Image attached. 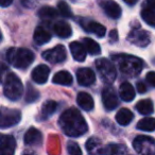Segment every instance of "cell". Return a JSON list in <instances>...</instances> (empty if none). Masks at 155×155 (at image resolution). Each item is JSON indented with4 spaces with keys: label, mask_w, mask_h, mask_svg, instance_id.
<instances>
[{
    "label": "cell",
    "mask_w": 155,
    "mask_h": 155,
    "mask_svg": "<svg viewBox=\"0 0 155 155\" xmlns=\"http://www.w3.org/2000/svg\"><path fill=\"white\" fill-rule=\"evenodd\" d=\"M62 131L69 137H80L88 130L84 117L75 108H68L61 115L58 119Z\"/></svg>",
    "instance_id": "6da1fadb"
},
{
    "label": "cell",
    "mask_w": 155,
    "mask_h": 155,
    "mask_svg": "<svg viewBox=\"0 0 155 155\" xmlns=\"http://www.w3.org/2000/svg\"><path fill=\"white\" fill-rule=\"evenodd\" d=\"M113 60L118 64L121 72L129 77H135L139 74L143 67L142 60L130 54H117L113 56Z\"/></svg>",
    "instance_id": "7a4b0ae2"
},
{
    "label": "cell",
    "mask_w": 155,
    "mask_h": 155,
    "mask_svg": "<svg viewBox=\"0 0 155 155\" xmlns=\"http://www.w3.org/2000/svg\"><path fill=\"white\" fill-rule=\"evenodd\" d=\"M7 58L15 68L26 69L34 61V54L26 48H11L7 52Z\"/></svg>",
    "instance_id": "3957f363"
},
{
    "label": "cell",
    "mask_w": 155,
    "mask_h": 155,
    "mask_svg": "<svg viewBox=\"0 0 155 155\" xmlns=\"http://www.w3.org/2000/svg\"><path fill=\"white\" fill-rule=\"evenodd\" d=\"M24 91V86L20 79L14 73H8L3 82V94L11 101H17L20 99Z\"/></svg>",
    "instance_id": "277c9868"
},
{
    "label": "cell",
    "mask_w": 155,
    "mask_h": 155,
    "mask_svg": "<svg viewBox=\"0 0 155 155\" xmlns=\"http://www.w3.org/2000/svg\"><path fill=\"white\" fill-rule=\"evenodd\" d=\"M96 67L99 75L106 84H112L117 77V71L114 64L107 58H99L96 61Z\"/></svg>",
    "instance_id": "5b68a950"
},
{
    "label": "cell",
    "mask_w": 155,
    "mask_h": 155,
    "mask_svg": "<svg viewBox=\"0 0 155 155\" xmlns=\"http://www.w3.org/2000/svg\"><path fill=\"white\" fill-rule=\"evenodd\" d=\"M133 147L139 155H155V140L149 136H137Z\"/></svg>",
    "instance_id": "8992f818"
},
{
    "label": "cell",
    "mask_w": 155,
    "mask_h": 155,
    "mask_svg": "<svg viewBox=\"0 0 155 155\" xmlns=\"http://www.w3.org/2000/svg\"><path fill=\"white\" fill-rule=\"evenodd\" d=\"M43 58L49 63H53V64H58V63H63L66 61L67 58V52L66 49L63 45H58L54 48L49 50H46L41 54Z\"/></svg>",
    "instance_id": "52a82bcc"
},
{
    "label": "cell",
    "mask_w": 155,
    "mask_h": 155,
    "mask_svg": "<svg viewBox=\"0 0 155 155\" xmlns=\"http://www.w3.org/2000/svg\"><path fill=\"white\" fill-rule=\"evenodd\" d=\"M20 119H21V114L19 110L3 107L1 110V129L17 124Z\"/></svg>",
    "instance_id": "ba28073f"
},
{
    "label": "cell",
    "mask_w": 155,
    "mask_h": 155,
    "mask_svg": "<svg viewBox=\"0 0 155 155\" xmlns=\"http://www.w3.org/2000/svg\"><path fill=\"white\" fill-rule=\"evenodd\" d=\"M127 41L131 44L138 47H147L151 43L150 34L149 32L140 29H134L127 35Z\"/></svg>",
    "instance_id": "9c48e42d"
},
{
    "label": "cell",
    "mask_w": 155,
    "mask_h": 155,
    "mask_svg": "<svg viewBox=\"0 0 155 155\" xmlns=\"http://www.w3.org/2000/svg\"><path fill=\"white\" fill-rule=\"evenodd\" d=\"M99 5L104 10L105 14L113 19H118L121 16V8L114 0H98Z\"/></svg>",
    "instance_id": "30bf717a"
},
{
    "label": "cell",
    "mask_w": 155,
    "mask_h": 155,
    "mask_svg": "<svg viewBox=\"0 0 155 155\" xmlns=\"http://www.w3.org/2000/svg\"><path fill=\"white\" fill-rule=\"evenodd\" d=\"M102 102L106 110H113L118 106V97L114 89L106 87L102 91Z\"/></svg>",
    "instance_id": "8fae6325"
},
{
    "label": "cell",
    "mask_w": 155,
    "mask_h": 155,
    "mask_svg": "<svg viewBox=\"0 0 155 155\" xmlns=\"http://www.w3.org/2000/svg\"><path fill=\"white\" fill-rule=\"evenodd\" d=\"M77 80L82 86H91L96 81L95 72L91 68H80L77 71Z\"/></svg>",
    "instance_id": "7c38bea8"
},
{
    "label": "cell",
    "mask_w": 155,
    "mask_h": 155,
    "mask_svg": "<svg viewBox=\"0 0 155 155\" xmlns=\"http://www.w3.org/2000/svg\"><path fill=\"white\" fill-rule=\"evenodd\" d=\"M16 141L13 136L2 135L0 139V153L1 155H14Z\"/></svg>",
    "instance_id": "4fadbf2b"
},
{
    "label": "cell",
    "mask_w": 155,
    "mask_h": 155,
    "mask_svg": "<svg viewBox=\"0 0 155 155\" xmlns=\"http://www.w3.org/2000/svg\"><path fill=\"white\" fill-rule=\"evenodd\" d=\"M50 69L46 65H38L32 70V80L37 84H45L49 78Z\"/></svg>",
    "instance_id": "5bb4252c"
},
{
    "label": "cell",
    "mask_w": 155,
    "mask_h": 155,
    "mask_svg": "<svg viewBox=\"0 0 155 155\" xmlns=\"http://www.w3.org/2000/svg\"><path fill=\"white\" fill-rule=\"evenodd\" d=\"M82 26L87 32L94 33V34H96L99 37H103L104 35H105V32H106L105 27L102 26L99 22L91 21V20H83Z\"/></svg>",
    "instance_id": "9a60e30c"
},
{
    "label": "cell",
    "mask_w": 155,
    "mask_h": 155,
    "mask_svg": "<svg viewBox=\"0 0 155 155\" xmlns=\"http://www.w3.org/2000/svg\"><path fill=\"white\" fill-rule=\"evenodd\" d=\"M43 140V135L35 127H31L25 134V143L28 146H34V144H39Z\"/></svg>",
    "instance_id": "2e32d148"
},
{
    "label": "cell",
    "mask_w": 155,
    "mask_h": 155,
    "mask_svg": "<svg viewBox=\"0 0 155 155\" xmlns=\"http://www.w3.org/2000/svg\"><path fill=\"white\" fill-rule=\"evenodd\" d=\"M70 48L71 54H72L73 58L78 62H83L86 58V49H85L84 45L78 43V41H72L69 46Z\"/></svg>",
    "instance_id": "e0dca14e"
},
{
    "label": "cell",
    "mask_w": 155,
    "mask_h": 155,
    "mask_svg": "<svg viewBox=\"0 0 155 155\" xmlns=\"http://www.w3.org/2000/svg\"><path fill=\"white\" fill-rule=\"evenodd\" d=\"M77 102L79 104L82 110H86V112H89L94 108V100L91 98V96L87 93H79L77 97Z\"/></svg>",
    "instance_id": "ac0fdd59"
},
{
    "label": "cell",
    "mask_w": 155,
    "mask_h": 155,
    "mask_svg": "<svg viewBox=\"0 0 155 155\" xmlns=\"http://www.w3.org/2000/svg\"><path fill=\"white\" fill-rule=\"evenodd\" d=\"M86 150L91 155H101L103 150L101 140L97 137H91L86 141Z\"/></svg>",
    "instance_id": "d6986e66"
},
{
    "label": "cell",
    "mask_w": 155,
    "mask_h": 155,
    "mask_svg": "<svg viewBox=\"0 0 155 155\" xmlns=\"http://www.w3.org/2000/svg\"><path fill=\"white\" fill-rule=\"evenodd\" d=\"M119 96L125 102H130L135 98V89L130 83L124 82L119 87Z\"/></svg>",
    "instance_id": "ffe728a7"
},
{
    "label": "cell",
    "mask_w": 155,
    "mask_h": 155,
    "mask_svg": "<svg viewBox=\"0 0 155 155\" xmlns=\"http://www.w3.org/2000/svg\"><path fill=\"white\" fill-rule=\"evenodd\" d=\"M52 82L54 84L58 85H64V86H68V85L72 84V75L66 70H61L58 72H56L53 75Z\"/></svg>",
    "instance_id": "44dd1931"
},
{
    "label": "cell",
    "mask_w": 155,
    "mask_h": 155,
    "mask_svg": "<svg viewBox=\"0 0 155 155\" xmlns=\"http://www.w3.org/2000/svg\"><path fill=\"white\" fill-rule=\"evenodd\" d=\"M53 30L58 36L62 37V38H67V37L71 36L72 34V30H71L70 25H68L65 21H58L53 27Z\"/></svg>",
    "instance_id": "7402d4cb"
},
{
    "label": "cell",
    "mask_w": 155,
    "mask_h": 155,
    "mask_svg": "<svg viewBox=\"0 0 155 155\" xmlns=\"http://www.w3.org/2000/svg\"><path fill=\"white\" fill-rule=\"evenodd\" d=\"M33 38H34V41L37 45H44V44H47L50 41V39H51V34H50L46 29L41 28V27H37L34 31Z\"/></svg>",
    "instance_id": "603a6c76"
},
{
    "label": "cell",
    "mask_w": 155,
    "mask_h": 155,
    "mask_svg": "<svg viewBox=\"0 0 155 155\" xmlns=\"http://www.w3.org/2000/svg\"><path fill=\"white\" fill-rule=\"evenodd\" d=\"M133 119H134L133 113L130 110H127V108H121L116 115V121L120 125H123V127L130 124Z\"/></svg>",
    "instance_id": "cb8c5ba5"
},
{
    "label": "cell",
    "mask_w": 155,
    "mask_h": 155,
    "mask_svg": "<svg viewBox=\"0 0 155 155\" xmlns=\"http://www.w3.org/2000/svg\"><path fill=\"white\" fill-rule=\"evenodd\" d=\"M125 152V148L122 144L110 143L106 147H103L101 155H123Z\"/></svg>",
    "instance_id": "d4e9b609"
},
{
    "label": "cell",
    "mask_w": 155,
    "mask_h": 155,
    "mask_svg": "<svg viewBox=\"0 0 155 155\" xmlns=\"http://www.w3.org/2000/svg\"><path fill=\"white\" fill-rule=\"evenodd\" d=\"M136 110L141 115H150L154 110V106L151 100L144 99L140 100L137 104H136Z\"/></svg>",
    "instance_id": "484cf974"
},
{
    "label": "cell",
    "mask_w": 155,
    "mask_h": 155,
    "mask_svg": "<svg viewBox=\"0 0 155 155\" xmlns=\"http://www.w3.org/2000/svg\"><path fill=\"white\" fill-rule=\"evenodd\" d=\"M83 45H84L86 51L88 53H91V55H97V54H100V52H101V48H100L99 44L91 38H88V37L84 38L83 39Z\"/></svg>",
    "instance_id": "4316f807"
},
{
    "label": "cell",
    "mask_w": 155,
    "mask_h": 155,
    "mask_svg": "<svg viewBox=\"0 0 155 155\" xmlns=\"http://www.w3.org/2000/svg\"><path fill=\"white\" fill-rule=\"evenodd\" d=\"M137 129L140 130V131L153 132L155 130V119L154 118L141 119L137 123Z\"/></svg>",
    "instance_id": "83f0119b"
},
{
    "label": "cell",
    "mask_w": 155,
    "mask_h": 155,
    "mask_svg": "<svg viewBox=\"0 0 155 155\" xmlns=\"http://www.w3.org/2000/svg\"><path fill=\"white\" fill-rule=\"evenodd\" d=\"M56 107H58V104H56L55 101L49 100V101L45 102L43 105V108H41V116H43V118L47 119L48 117L51 116L56 110Z\"/></svg>",
    "instance_id": "f1b7e54d"
},
{
    "label": "cell",
    "mask_w": 155,
    "mask_h": 155,
    "mask_svg": "<svg viewBox=\"0 0 155 155\" xmlns=\"http://www.w3.org/2000/svg\"><path fill=\"white\" fill-rule=\"evenodd\" d=\"M38 16L43 19H53L58 16V12L51 7H43L39 9Z\"/></svg>",
    "instance_id": "f546056e"
},
{
    "label": "cell",
    "mask_w": 155,
    "mask_h": 155,
    "mask_svg": "<svg viewBox=\"0 0 155 155\" xmlns=\"http://www.w3.org/2000/svg\"><path fill=\"white\" fill-rule=\"evenodd\" d=\"M141 18L151 27H155V13L151 9H143L141 11Z\"/></svg>",
    "instance_id": "4dcf8cb0"
},
{
    "label": "cell",
    "mask_w": 155,
    "mask_h": 155,
    "mask_svg": "<svg viewBox=\"0 0 155 155\" xmlns=\"http://www.w3.org/2000/svg\"><path fill=\"white\" fill-rule=\"evenodd\" d=\"M58 9L60 14L63 17H66V18L72 17V11H71L70 7H69L65 1H60V2L58 3Z\"/></svg>",
    "instance_id": "1f68e13d"
},
{
    "label": "cell",
    "mask_w": 155,
    "mask_h": 155,
    "mask_svg": "<svg viewBox=\"0 0 155 155\" xmlns=\"http://www.w3.org/2000/svg\"><path fill=\"white\" fill-rule=\"evenodd\" d=\"M38 98H39V93L29 84L28 91H27V94H26V101L28 102V103H32V102L38 100Z\"/></svg>",
    "instance_id": "d6a6232c"
},
{
    "label": "cell",
    "mask_w": 155,
    "mask_h": 155,
    "mask_svg": "<svg viewBox=\"0 0 155 155\" xmlns=\"http://www.w3.org/2000/svg\"><path fill=\"white\" fill-rule=\"evenodd\" d=\"M67 151H68L69 155H82V150L77 142L69 141L67 144Z\"/></svg>",
    "instance_id": "836d02e7"
},
{
    "label": "cell",
    "mask_w": 155,
    "mask_h": 155,
    "mask_svg": "<svg viewBox=\"0 0 155 155\" xmlns=\"http://www.w3.org/2000/svg\"><path fill=\"white\" fill-rule=\"evenodd\" d=\"M146 80H147V82L151 85V86L155 87V72L154 71H150V72L147 73Z\"/></svg>",
    "instance_id": "e575fe53"
},
{
    "label": "cell",
    "mask_w": 155,
    "mask_h": 155,
    "mask_svg": "<svg viewBox=\"0 0 155 155\" xmlns=\"http://www.w3.org/2000/svg\"><path fill=\"white\" fill-rule=\"evenodd\" d=\"M136 88H137L138 93H140V94H143L147 91V86L144 85V83H142V82H138L137 85H136Z\"/></svg>",
    "instance_id": "d590c367"
},
{
    "label": "cell",
    "mask_w": 155,
    "mask_h": 155,
    "mask_svg": "<svg viewBox=\"0 0 155 155\" xmlns=\"http://www.w3.org/2000/svg\"><path fill=\"white\" fill-rule=\"evenodd\" d=\"M146 5H147V7H148L149 9L153 10V11L155 10V0H147Z\"/></svg>",
    "instance_id": "8d00e7d4"
},
{
    "label": "cell",
    "mask_w": 155,
    "mask_h": 155,
    "mask_svg": "<svg viewBox=\"0 0 155 155\" xmlns=\"http://www.w3.org/2000/svg\"><path fill=\"white\" fill-rule=\"evenodd\" d=\"M12 2H13V0H0V5H1V7L2 8L9 7Z\"/></svg>",
    "instance_id": "74e56055"
},
{
    "label": "cell",
    "mask_w": 155,
    "mask_h": 155,
    "mask_svg": "<svg viewBox=\"0 0 155 155\" xmlns=\"http://www.w3.org/2000/svg\"><path fill=\"white\" fill-rule=\"evenodd\" d=\"M110 39H112L113 41H116L117 39H118V35H117V31H116V30H113L112 32H110Z\"/></svg>",
    "instance_id": "f35d334b"
},
{
    "label": "cell",
    "mask_w": 155,
    "mask_h": 155,
    "mask_svg": "<svg viewBox=\"0 0 155 155\" xmlns=\"http://www.w3.org/2000/svg\"><path fill=\"white\" fill-rule=\"evenodd\" d=\"M123 1L130 5H136V2H137L138 0H123Z\"/></svg>",
    "instance_id": "ab89813d"
},
{
    "label": "cell",
    "mask_w": 155,
    "mask_h": 155,
    "mask_svg": "<svg viewBox=\"0 0 155 155\" xmlns=\"http://www.w3.org/2000/svg\"><path fill=\"white\" fill-rule=\"evenodd\" d=\"M26 155H34V154H26Z\"/></svg>",
    "instance_id": "60d3db41"
}]
</instances>
